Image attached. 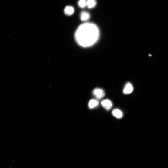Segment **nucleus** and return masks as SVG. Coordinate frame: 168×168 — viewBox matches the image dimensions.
<instances>
[{
    "mask_svg": "<svg viewBox=\"0 0 168 168\" xmlns=\"http://www.w3.org/2000/svg\"><path fill=\"white\" fill-rule=\"evenodd\" d=\"M100 32L97 26L91 23H85L79 26L75 34L77 43L84 48L93 46L98 41Z\"/></svg>",
    "mask_w": 168,
    "mask_h": 168,
    "instance_id": "obj_1",
    "label": "nucleus"
},
{
    "mask_svg": "<svg viewBox=\"0 0 168 168\" xmlns=\"http://www.w3.org/2000/svg\"><path fill=\"white\" fill-rule=\"evenodd\" d=\"M93 95L98 100L102 99L105 95V93L103 90L100 88H96L92 92Z\"/></svg>",
    "mask_w": 168,
    "mask_h": 168,
    "instance_id": "obj_2",
    "label": "nucleus"
},
{
    "mask_svg": "<svg viewBox=\"0 0 168 168\" xmlns=\"http://www.w3.org/2000/svg\"><path fill=\"white\" fill-rule=\"evenodd\" d=\"M133 87L132 84L129 82H128L125 85L123 92L125 94H129L133 92Z\"/></svg>",
    "mask_w": 168,
    "mask_h": 168,
    "instance_id": "obj_3",
    "label": "nucleus"
},
{
    "mask_svg": "<svg viewBox=\"0 0 168 168\" xmlns=\"http://www.w3.org/2000/svg\"><path fill=\"white\" fill-rule=\"evenodd\" d=\"M102 106L107 111H109L113 106L112 102L108 99L103 100L101 102Z\"/></svg>",
    "mask_w": 168,
    "mask_h": 168,
    "instance_id": "obj_4",
    "label": "nucleus"
},
{
    "mask_svg": "<svg viewBox=\"0 0 168 168\" xmlns=\"http://www.w3.org/2000/svg\"><path fill=\"white\" fill-rule=\"evenodd\" d=\"M65 14L68 16H71L74 13V7L71 6H67L64 9Z\"/></svg>",
    "mask_w": 168,
    "mask_h": 168,
    "instance_id": "obj_5",
    "label": "nucleus"
},
{
    "mask_svg": "<svg viewBox=\"0 0 168 168\" xmlns=\"http://www.w3.org/2000/svg\"><path fill=\"white\" fill-rule=\"evenodd\" d=\"M112 114L114 117L120 119L123 116V113L122 111L118 109H115L112 112Z\"/></svg>",
    "mask_w": 168,
    "mask_h": 168,
    "instance_id": "obj_6",
    "label": "nucleus"
},
{
    "mask_svg": "<svg viewBox=\"0 0 168 168\" xmlns=\"http://www.w3.org/2000/svg\"><path fill=\"white\" fill-rule=\"evenodd\" d=\"M90 14L87 12L83 11L81 14L80 18L81 20L83 21H87L90 18Z\"/></svg>",
    "mask_w": 168,
    "mask_h": 168,
    "instance_id": "obj_7",
    "label": "nucleus"
},
{
    "mask_svg": "<svg viewBox=\"0 0 168 168\" xmlns=\"http://www.w3.org/2000/svg\"><path fill=\"white\" fill-rule=\"evenodd\" d=\"M99 105L98 101L95 99L91 100L88 103V106L90 109H93L97 106Z\"/></svg>",
    "mask_w": 168,
    "mask_h": 168,
    "instance_id": "obj_8",
    "label": "nucleus"
},
{
    "mask_svg": "<svg viewBox=\"0 0 168 168\" xmlns=\"http://www.w3.org/2000/svg\"><path fill=\"white\" fill-rule=\"evenodd\" d=\"M96 3V0H87V6L89 8H92L95 6Z\"/></svg>",
    "mask_w": 168,
    "mask_h": 168,
    "instance_id": "obj_9",
    "label": "nucleus"
},
{
    "mask_svg": "<svg viewBox=\"0 0 168 168\" xmlns=\"http://www.w3.org/2000/svg\"><path fill=\"white\" fill-rule=\"evenodd\" d=\"M79 7L81 8H84L87 5V1L86 0H80L78 2Z\"/></svg>",
    "mask_w": 168,
    "mask_h": 168,
    "instance_id": "obj_10",
    "label": "nucleus"
}]
</instances>
